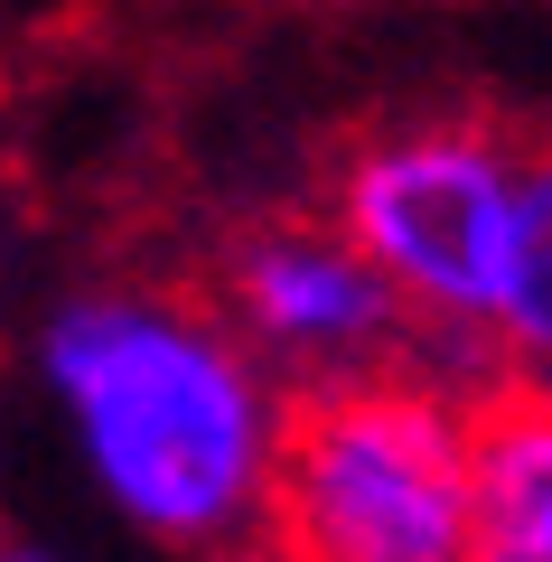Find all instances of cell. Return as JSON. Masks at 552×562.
Masks as SVG:
<instances>
[{
	"label": "cell",
	"instance_id": "cell-1",
	"mask_svg": "<svg viewBox=\"0 0 552 562\" xmlns=\"http://www.w3.org/2000/svg\"><path fill=\"white\" fill-rule=\"evenodd\" d=\"M29 375L85 487L140 543L188 562L262 553L291 384L235 338L206 291L178 281L57 291L29 328Z\"/></svg>",
	"mask_w": 552,
	"mask_h": 562
},
{
	"label": "cell",
	"instance_id": "cell-2",
	"mask_svg": "<svg viewBox=\"0 0 552 562\" xmlns=\"http://www.w3.org/2000/svg\"><path fill=\"white\" fill-rule=\"evenodd\" d=\"M262 543L291 562H459L469 384L394 357L375 375L291 394Z\"/></svg>",
	"mask_w": 552,
	"mask_h": 562
},
{
	"label": "cell",
	"instance_id": "cell-3",
	"mask_svg": "<svg viewBox=\"0 0 552 562\" xmlns=\"http://www.w3.org/2000/svg\"><path fill=\"white\" fill-rule=\"evenodd\" d=\"M515 169L525 140L487 113H403L356 132L328 169V225L394 281L403 319L440 347H496L515 281Z\"/></svg>",
	"mask_w": 552,
	"mask_h": 562
},
{
	"label": "cell",
	"instance_id": "cell-4",
	"mask_svg": "<svg viewBox=\"0 0 552 562\" xmlns=\"http://www.w3.org/2000/svg\"><path fill=\"white\" fill-rule=\"evenodd\" d=\"M206 301L235 319V338L254 347L291 394L375 375V366H394L403 338H413L394 281L356 254L328 216H254L244 235H225Z\"/></svg>",
	"mask_w": 552,
	"mask_h": 562
},
{
	"label": "cell",
	"instance_id": "cell-5",
	"mask_svg": "<svg viewBox=\"0 0 552 562\" xmlns=\"http://www.w3.org/2000/svg\"><path fill=\"white\" fill-rule=\"evenodd\" d=\"M459 562H552V384L496 366L469 394V543Z\"/></svg>",
	"mask_w": 552,
	"mask_h": 562
},
{
	"label": "cell",
	"instance_id": "cell-6",
	"mask_svg": "<svg viewBox=\"0 0 552 562\" xmlns=\"http://www.w3.org/2000/svg\"><path fill=\"white\" fill-rule=\"evenodd\" d=\"M496 347L525 375H552V132H533L525 169H515V281H506Z\"/></svg>",
	"mask_w": 552,
	"mask_h": 562
},
{
	"label": "cell",
	"instance_id": "cell-7",
	"mask_svg": "<svg viewBox=\"0 0 552 562\" xmlns=\"http://www.w3.org/2000/svg\"><path fill=\"white\" fill-rule=\"evenodd\" d=\"M0 562H76V553L47 543V535H0Z\"/></svg>",
	"mask_w": 552,
	"mask_h": 562
},
{
	"label": "cell",
	"instance_id": "cell-8",
	"mask_svg": "<svg viewBox=\"0 0 552 562\" xmlns=\"http://www.w3.org/2000/svg\"><path fill=\"white\" fill-rule=\"evenodd\" d=\"M262 10H384V0H262Z\"/></svg>",
	"mask_w": 552,
	"mask_h": 562
},
{
	"label": "cell",
	"instance_id": "cell-9",
	"mask_svg": "<svg viewBox=\"0 0 552 562\" xmlns=\"http://www.w3.org/2000/svg\"><path fill=\"white\" fill-rule=\"evenodd\" d=\"M244 562H291V553H272V543H262V553H244Z\"/></svg>",
	"mask_w": 552,
	"mask_h": 562
},
{
	"label": "cell",
	"instance_id": "cell-10",
	"mask_svg": "<svg viewBox=\"0 0 552 562\" xmlns=\"http://www.w3.org/2000/svg\"><path fill=\"white\" fill-rule=\"evenodd\" d=\"M0 431H10V403H0Z\"/></svg>",
	"mask_w": 552,
	"mask_h": 562
},
{
	"label": "cell",
	"instance_id": "cell-11",
	"mask_svg": "<svg viewBox=\"0 0 552 562\" xmlns=\"http://www.w3.org/2000/svg\"><path fill=\"white\" fill-rule=\"evenodd\" d=\"M543 384H552V375H543Z\"/></svg>",
	"mask_w": 552,
	"mask_h": 562
}]
</instances>
